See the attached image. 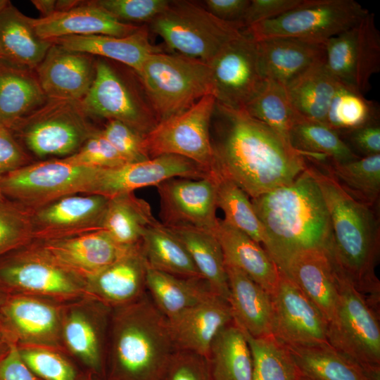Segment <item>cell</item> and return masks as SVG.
Segmentation results:
<instances>
[{"label":"cell","mask_w":380,"mask_h":380,"mask_svg":"<svg viewBox=\"0 0 380 380\" xmlns=\"http://www.w3.org/2000/svg\"><path fill=\"white\" fill-rule=\"evenodd\" d=\"M110 355L115 380H162L177 350L168 319L145 295L115 308Z\"/></svg>","instance_id":"277c9868"},{"label":"cell","mask_w":380,"mask_h":380,"mask_svg":"<svg viewBox=\"0 0 380 380\" xmlns=\"http://www.w3.org/2000/svg\"><path fill=\"white\" fill-rule=\"evenodd\" d=\"M162 380H211L207 360L192 352L177 350Z\"/></svg>","instance_id":"f5cc1de1"},{"label":"cell","mask_w":380,"mask_h":380,"mask_svg":"<svg viewBox=\"0 0 380 380\" xmlns=\"http://www.w3.org/2000/svg\"><path fill=\"white\" fill-rule=\"evenodd\" d=\"M87 298L63 308L62 342L85 366L100 372L111 308L98 300Z\"/></svg>","instance_id":"44dd1931"},{"label":"cell","mask_w":380,"mask_h":380,"mask_svg":"<svg viewBox=\"0 0 380 380\" xmlns=\"http://www.w3.org/2000/svg\"><path fill=\"white\" fill-rule=\"evenodd\" d=\"M325 65L341 84L362 94L380 70V34L374 15L359 22L325 43Z\"/></svg>","instance_id":"5bb4252c"},{"label":"cell","mask_w":380,"mask_h":380,"mask_svg":"<svg viewBox=\"0 0 380 380\" xmlns=\"http://www.w3.org/2000/svg\"><path fill=\"white\" fill-rule=\"evenodd\" d=\"M213 233L221 246L224 263L241 270L272 294L280 272L265 249L222 219H218Z\"/></svg>","instance_id":"f546056e"},{"label":"cell","mask_w":380,"mask_h":380,"mask_svg":"<svg viewBox=\"0 0 380 380\" xmlns=\"http://www.w3.org/2000/svg\"><path fill=\"white\" fill-rule=\"evenodd\" d=\"M9 3L10 1L7 0H0V11Z\"/></svg>","instance_id":"be15d7a7"},{"label":"cell","mask_w":380,"mask_h":380,"mask_svg":"<svg viewBox=\"0 0 380 380\" xmlns=\"http://www.w3.org/2000/svg\"><path fill=\"white\" fill-rule=\"evenodd\" d=\"M27 160L9 129L0 125V176L26 165Z\"/></svg>","instance_id":"9f6ffc18"},{"label":"cell","mask_w":380,"mask_h":380,"mask_svg":"<svg viewBox=\"0 0 380 380\" xmlns=\"http://www.w3.org/2000/svg\"><path fill=\"white\" fill-rule=\"evenodd\" d=\"M88 380H93V379H88Z\"/></svg>","instance_id":"003e7915"},{"label":"cell","mask_w":380,"mask_h":380,"mask_svg":"<svg viewBox=\"0 0 380 380\" xmlns=\"http://www.w3.org/2000/svg\"><path fill=\"white\" fill-rule=\"evenodd\" d=\"M156 220L146 201L127 193L110 198L101 229L118 244L133 247L141 244L145 231Z\"/></svg>","instance_id":"74e56055"},{"label":"cell","mask_w":380,"mask_h":380,"mask_svg":"<svg viewBox=\"0 0 380 380\" xmlns=\"http://www.w3.org/2000/svg\"><path fill=\"white\" fill-rule=\"evenodd\" d=\"M289 141L304 158L345 163L359 157L340 134L327 125L300 116L293 125Z\"/></svg>","instance_id":"60d3db41"},{"label":"cell","mask_w":380,"mask_h":380,"mask_svg":"<svg viewBox=\"0 0 380 380\" xmlns=\"http://www.w3.org/2000/svg\"><path fill=\"white\" fill-rule=\"evenodd\" d=\"M168 0H94L118 21L135 25L151 23L169 5Z\"/></svg>","instance_id":"681fc988"},{"label":"cell","mask_w":380,"mask_h":380,"mask_svg":"<svg viewBox=\"0 0 380 380\" xmlns=\"http://www.w3.org/2000/svg\"><path fill=\"white\" fill-rule=\"evenodd\" d=\"M202 2L203 6L217 18L241 23L250 0H205Z\"/></svg>","instance_id":"680465c9"},{"label":"cell","mask_w":380,"mask_h":380,"mask_svg":"<svg viewBox=\"0 0 380 380\" xmlns=\"http://www.w3.org/2000/svg\"><path fill=\"white\" fill-rule=\"evenodd\" d=\"M4 194L0 188V205L4 203Z\"/></svg>","instance_id":"e7e4bbea"},{"label":"cell","mask_w":380,"mask_h":380,"mask_svg":"<svg viewBox=\"0 0 380 380\" xmlns=\"http://www.w3.org/2000/svg\"><path fill=\"white\" fill-rule=\"evenodd\" d=\"M8 296V294H7L6 292H4L2 289H0V327L2 319V308Z\"/></svg>","instance_id":"6125c7cd"},{"label":"cell","mask_w":380,"mask_h":380,"mask_svg":"<svg viewBox=\"0 0 380 380\" xmlns=\"http://www.w3.org/2000/svg\"><path fill=\"white\" fill-rule=\"evenodd\" d=\"M206 360L211 380H253L251 350L243 331L234 321L216 335Z\"/></svg>","instance_id":"d590c367"},{"label":"cell","mask_w":380,"mask_h":380,"mask_svg":"<svg viewBox=\"0 0 380 380\" xmlns=\"http://www.w3.org/2000/svg\"><path fill=\"white\" fill-rule=\"evenodd\" d=\"M62 309L38 296L11 294L2 308L1 327L18 346L53 348L62 341Z\"/></svg>","instance_id":"ffe728a7"},{"label":"cell","mask_w":380,"mask_h":380,"mask_svg":"<svg viewBox=\"0 0 380 380\" xmlns=\"http://www.w3.org/2000/svg\"><path fill=\"white\" fill-rule=\"evenodd\" d=\"M101 132L127 163L149 159L144 148L145 135L127 125L109 120L101 129Z\"/></svg>","instance_id":"816d5d0a"},{"label":"cell","mask_w":380,"mask_h":380,"mask_svg":"<svg viewBox=\"0 0 380 380\" xmlns=\"http://www.w3.org/2000/svg\"><path fill=\"white\" fill-rule=\"evenodd\" d=\"M148 25L172 50L206 63L244 29L241 23L218 19L190 1H170Z\"/></svg>","instance_id":"8992f818"},{"label":"cell","mask_w":380,"mask_h":380,"mask_svg":"<svg viewBox=\"0 0 380 380\" xmlns=\"http://www.w3.org/2000/svg\"><path fill=\"white\" fill-rule=\"evenodd\" d=\"M63 48L113 60L129 67L135 73L152 53L163 51L151 44L147 25L123 37L110 35H73L50 39Z\"/></svg>","instance_id":"4dcf8cb0"},{"label":"cell","mask_w":380,"mask_h":380,"mask_svg":"<svg viewBox=\"0 0 380 380\" xmlns=\"http://www.w3.org/2000/svg\"><path fill=\"white\" fill-rule=\"evenodd\" d=\"M46 100L32 70L0 61V125L11 129Z\"/></svg>","instance_id":"d6a6232c"},{"label":"cell","mask_w":380,"mask_h":380,"mask_svg":"<svg viewBox=\"0 0 380 380\" xmlns=\"http://www.w3.org/2000/svg\"><path fill=\"white\" fill-rule=\"evenodd\" d=\"M182 241L210 291L226 300L229 286L224 259L213 232L188 226H166Z\"/></svg>","instance_id":"e575fe53"},{"label":"cell","mask_w":380,"mask_h":380,"mask_svg":"<svg viewBox=\"0 0 380 380\" xmlns=\"http://www.w3.org/2000/svg\"><path fill=\"white\" fill-rule=\"evenodd\" d=\"M21 358L41 380H77V372L71 362L52 348L18 346Z\"/></svg>","instance_id":"c3c4849f"},{"label":"cell","mask_w":380,"mask_h":380,"mask_svg":"<svg viewBox=\"0 0 380 380\" xmlns=\"http://www.w3.org/2000/svg\"><path fill=\"white\" fill-rule=\"evenodd\" d=\"M0 289L8 295L69 299L86 296V280L31 242L0 258Z\"/></svg>","instance_id":"8fae6325"},{"label":"cell","mask_w":380,"mask_h":380,"mask_svg":"<svg viewBox=\"0 0 380 380\" xmlns=\"http://www.w3.org/2000/svg\"><path fill=\"white\" fill-rule=\"evenodd\" d=\"M333 258L337 298L328 322V342L365 367L380 372V327L375 310Z\"/></svg>","instance_id":"52a82bcc"},{"label":"cell","mask_w":380,"mask_h":380,"mask_svg":"<svg viewBox=\"0 0 380 380\" xmlns=\"http://www.w3.org/2000/svg\"><path fill=\"white\" fill-rule=\"evenodd\" d=\"M147 263L141 244L86 279V296L117 308L144 296Z\"/></svg>","instance_id":"d4e9b609"},{"label":"cell","mask_w":380,"mask_h":380,"mask_svg":"<svg viewBox=\"0 0 380 380\" xmlns=\"http://www.w3.org/2000/svg\"><path fill=\"white\" fill-rule=\"evenodd\" d=\"M13 342L14 341L0 327V361L6 355Z\"/></svg>","instance_id":"94428289"},{"label":"cell","mask_w":380,"mask_h":380,"mask_svg":"<svg viewBox=\"0 0 380 380\" xmlns=\"http://www.w3.org/2000/svg\"><path fill=\"white\" fill-rule=\"evenodd\" d=\"M369 11L354 0H305L296 8L244 30L255 41L295 38L326 42Z\"/></svg>","instance_id":"9c48e42d"},{"label":"cell","mask_w":380,"mask_h":380,"mask_svg":"<svg viewBox=\"0 0 380 380\" xmlns=\"http://www.w3.org/2000/svg\"><path fill=\"white\" fill-rule=\"evenodd\" d=\"M215 102L213 95H206L182 113L159 122L144 136L148 157L180 156L213 171L210 122Z\"/></svg>","instance_id":"4fadbf2b"},{"label":"cell","mask_w":380,"mask_h":380,"mask_svg":"<svg viewBox=\"0 0 380 380\" xmlns=\"http://www.w3.org/2000/svg\"><path fill=\"white\" fill-rule=\"evenodd\" d=\"M305 0H250L241 20L244 29L277 18L301 5Z\"/></svg>","instance_id":"db71d44e"},{"label":"cell","mask_w":380,"mask_h":380,"mask_svg":"<svg viewBox=\"0 0 380 380\" xmlns=\"http://www.w3.org/2000/svg\"><path fill=\"white\" fill-rule=\"evenodd\" d=\"M41 13L42 17H48L56 12V1L53 0H32L31 1Z\"/></svg>","instance_id":"91938a15"},{"label":"cell","mask_w":380,"mask_h":380,"mask_svg":"<svg viewBox=\"0 0 380 380\" xmlns=\"http://www.w3.org/2000/svg\"><path fill=\"white\" fill-rule=\"evenodd\" d=\"M272 335L288 347L329 344L328 322L317 307L289 279L280 272L271 294Z\"/></svg>","instance_id":"2e32d148"},{"label":"cell","mask_w":380,"mask_h":380,"mask_svg":"<svg viewBox=\"0 0 380 380\" xmlns=\"http://www.w3.org/2000/svg\"><path fill=\"white\" fill-rule=\"evenodd\" d=\"M95 65L93 56L53 43L35 70L47 99L82 101L93 83Z\"/></svg>","instance_id":"cb8c5ba5"},{"label":"cell","mask_w":380,"mask_h":380,"mask_svg":"<svg viewBox=\"0 0 380 380\" xmlns=\"http://www.w3.org/2000/svg\"><path fill=\"white\" fill-rule=\"evenodd\" d=\"M339 134L352 151L360 153L361 157L380 154L379 120Z\"/></svg>","instance_id":"11a10c76"},{"label":"cell","mask_w":380,"mask_h":380,"mask_svg":"<svg viewBox=\"0 0 380 380\" xmlns=\"http://www.w3.org/2000/svg\"><path fill=\"white\" fill-rule=\"evenodd\" d=\"M216 102L244 109L263 88L257 42L243 29L209 62Z\"/></svg>","instance_id":"9a60e30c"},{"label":"cell","mask_w":380,"mask_h":380,"mask_svg":"<svg viewBox=\"0 0 380 380\" xmlns=\"http://www.w3.org/2000/svg\"><path fill=\"white\" fill-rule=\"evenodd\" d=\"M288 348L305 379L379 380L380 372L365 367L330 344Z\"/></svg>","instance_id":"836d02e7"},{"label":"cell","mask_w":380,"mask_h":380,"mask_svg":"<svg viewBox=\"0 0 380 380\" xmlns=\"http://www.w3.org/2000/svg\"><path fill=\"white\" fill-rule=\"evenodd\" d=\"M379 118L376 103L339 83L324 125L341 134L378 121Z\"/></svg>","instance_id":"bcb514c9"},{"label":"cell","mask_w":380,"mask_h":380,"mask_svg":"<svg viewBox=\"0 0 380 380\" xmlns=\"http://www.w3.org/2000/svg\"><path fill=\"white\" fill-rule=\"evenodd\" d=\"M168 322L177 350L192 352L206 358L213 339L233 322V317L228 301L212 294Z\"/></svg>","instance_id":"484cf974"},{"label":"cell","mask_w":380,"mask_h":380,"mask_svg":"<svg viewBox=\"0 0 380 380\" xmlns=\"http://www.w3.org/2000/svg\"><path fill=\"white\" fill-rule=\"evenodd\" d=\"M82 101L49 99L21 119L11 129L18 131L27 148L35 156H69L99 129Z\"/></svg>","instance_id":"ba28073f"},{"label":"cell","mask_w":380,"mask_h":380,"mask_svg":"<svg viewBox=\"0 0 380 380\" xmlns=\"http://www.w3.org/2000/svg\"><path fill=\"white\" fill-rule=\"evenodd\" d=\"M212 171L180 156L160 155L148 160L129 163L113 168H101L91 194L112 198L146 187L156 186L174 177L200 179Z\"/></svg>","instance_id":"ac0fdd59"},{"label":"cell","mask_w":380,"mask_h":380,"mask_svg":"<svg viewBox=\"0 0 380 380\" xmlns=\"http://www.w3.org/2000/svg\"><path fill=\"white\" fill-rule=\"evenodd\" d=\"M141 248L148 267L180 277L203 279L182 241L158 220L145 231Z\"/></svg>","instance_id":"ab89813d"},{"label":"cell","mask_w":380,"mask_h":380,"mask_svg":"<svg viewBox=\"0 0 380 380\" xmlns=\"http://www.w3.org/2000/svg\"><path fill=\"white\" fill-rule=\"evenodd\" d=\"M339 83L322 61L286 87L296 113L308 120L322 123Z\"/></svg>","instance_id":"f35d334b"},{"label":"cell","mask_w":380,"mask_h":380,"mask_svg":"<svg viewBox=\"0 0 380 380\" xmlns=\"http://www.w3.org/2000/svg\"><path fill=\"white\" fill-rule=\"evenodd\" d=\"M52 42L38 36L32 18L10 2L0 11V61L35 70Z\"/></svg>","instance_id":"1f68e13d"},{"label":"cell","mask_w":380,"mask_h":380,"mask_svg":"<svg viewBox=\"0 0 380 380\" xmlns=\"http://www.w3.org/2000/svg\"><path fill=\"white\" fill-rule=\"evenodd\" d=\"M82 103L91 116L118 120L144 135L159 122L138 77H125L104 59L96 60L95 77Z\"/></svg>","instance_id":"7c38bea8"},{"label":"cell","mask_w":380,"mask_h":380,"mask_svg":"<svg viewBox=\"0 0 380 380\" xmlns=\"http://www.w3.org/2000/svg\"><path fill=\"white\" fill-rule=\"evenodd\" d=\"M146 287L155 306L167 319L214 294L203 279L180 277L148 267Z\"/></svg>","instance_id":"8d00e7d4"},{"label":"cell","mask_w":380,"mask_h":380,"mask_svg":"<svg viewBox=\"0 0 380 380\" xmlns=\"http://www.w3.org/2000/svg\"><path fill=\"white\" fill-rule=\"evenodd\" d=\"M301 380H308V379H305L301 377Z\"/></svg>","instance_id":"03108f58"},{"label":"cell","mask_w":380,"mask_h":380,"mask_svg":"<svg viewBox=\"0 0 380 380\" xmlns=\"http://www.w3.org/2000/svg\"><path fill=\"white\" fill-rule=\"evenodd\" d=\"M32 23L38 36L47 40L73 35L123 37L141 27L118 21L92 1H80L68 10L45 18H32Z\"/></svg>","instance_id":"4316f807"},{"label":"cell","mask_w":380,"mask_h":380,"mask_svg":"<svg viewBox=\"0 0 380 380\" xmlns=\"http://www.w3.org/2000/svg\"><path fill=\"white\" fill-rule=\"evenodd\" d=\"M0 380H41L21 358L16 343L11 344L6 355L0 361Z\"/></svg>","instance_id":"6f0895ef"},{"label":"cell","mask_w":380,"mask_h":380,"mask_svg":"<svg viewBox=\"0 0 380 380\" xmlns=\"http://www.w3.org/2000/svg\"><path fill=\"white\" fill-rule=\"evenodd\" d=\"M63 158L75 165L96 168H113L128 163L103 136L101 129L77 151Z\"/></svg>","instance_id":"f907efd6"},{"label":"cell","mask_w":380,"mask_h":380,"mask_svg":"<svg viewBox=\"0 0 380 380\" xmlns=\"http://www.w3.org/2000/svg\"><path fill=\"white\" fill-rule=\"evenodd\" d=\"M243 333L253 356V380H301L299 371L286 345L272 335L253 337Z\"/></svg>","instance_id":"ee69618b"},{"label":"cell","mask_w":380,"mask_h":380,"mask_svg":"<svg viewBox=\"0 0 380 380\" xmlns=\"http://www.w3.org/2000/svg\"><path fill=\"white\" fill-rule=\"evenodd\" d=\"M262 73L285 87L325 60V43L295 38L256 41Z\"/></svg>","instance_id":"83f0119b"},{"label":"cell","mask_w":380,"mask_h":380,"mask_svg":"<svg viewBox=\"0 0 380 380\" xmlns=\"http://www.w3.org/2000/svg\"><path fill=\"white\" fill-rule=\"evenodd\" d=\"M109 199L100 194H77L31 210L33 241L102 229L101 222Z\"/></svg>","instance_id":"d6986e66"},{"label":"cell","mask_w":380,"mask_h":380,"mask_svg":"<svg viewBox=\"0 0 380 380\" xmlns=\"http://www.w3.org/2000/svg\"><path fill=\"white\" fill-rule=\"evenodd\" d=\"M32 243L85 280L137 246H120L103 229Z\"/></svg>","instance_id":"7402d4cb"},{"label":"cell","mask_w":380,"mask_h":380,"mask_svg":"<svg viewBox=\"0 0 380 380\" xmlns=\"http://www.w3.org/2000/svg\"><path fill=\"white\" fill-rule=\"evenodd\" d=\"M225 269L229 286L227 301L234 322L253 337L272 335L271 294L237 267L225 264Z\"/></svg>","instance_id":"f1b7e54d"},{"label":"cell","mask_w":380,"mask_h":380,"mask_svg":"<svg viewBox=\"0 0 380 380\" xmlns=\"http://www.w3.org/2000/svg\"><path fill=\"white\" fill-rule=\"evenodd\" d=\"M307 168L317 181L331 222L333 255L353 286L373 306L379 301L375 274L379 253V227L372 206L356 199L315 161Z\"/></svg>","instance_id":"7a4b0ae2"},{"label":"cell","mask_w":380,"mask_h":380,"mask_svg":"<svg viewBox=\"0 0 380 380\" xmlns=\"http://www.w3.org/2000/svg\"><path fill=\"white\" fill-rule=\"evenodd\" d=\"M213 170L251 198L292 182L305 158L274 130L242 109L215 102L210 122Z\"/></svg>","instance_id":"6da1fadb"},{"label":"cell","mask_w":380,"mask_h":380,"mask_svg":"<svg viewBox=\"0 0 380 380\" xmlns=\"http://www.w3.org/2000/svg\"><path fill=\"white\" fill-rule=\"evenodd\" d=\"M356 199L372 206L380 192V154L345 163L317 161Z\"/></svg>","instance_id":"b9f144b4"},{"label":"cell","mask_w":380,"mask_h":380,"mask_svg":"<svg viewBox=\"0 0 380 380\" xmlns=\"http://www.w3.org/2000/svg\"><path fill=\"white\" fill-rule=\"evenodd\" d=\"M331 245L298 251L274 262L279 272L304 293L328 322L333 316L337 298Z\"/></svg>","instance_id":"603a6c76"},{"label":"cell","mask_w":380,"mask_h":380,"mask_svg":"<svg viewBox=\"0 0 380 380\" xmlns=\"http://www.w3.org/2000/svg\"><path fill=\"white\" fill-rule=\"evenodd\" d=\"M217 176V207L227 223L265 246L267 236L248 196L233 181L214 170Z\"/></svg>","instance_id":"7bdbcfd3"},{"label":"cell","mask_w":380,"mask_h":380,"mask_svg":"<svg viewBox=\"0 0 380 380\" xmlns=\"http://www.w3.org/2000/svg\"><path fill=\"white\" fill-rule=\"evenodd\" d=\"M33 241L31 210L18 203L0 205V258Z\"/></svg>","instance_id":"7dc6e473"},{"label":"cell","mask_w":380,"mask_h":380,"mask_svg":"<svg viewBox=\"0 0 380 380\" xmlns=\"http://www.w3.org/2000/svg\"><path fill=\"white\" fill-rule=\"evenodd\" d=\"M243 110L288 141L289 132L299 116L291 104L286 87L270 79Z\"/></svg>","instance_id":"f6af8a7d"},{"label":"cell","mask_w":380,"mask_h":380,"mask_svg":"<svg viewBox=\"0 0 380 380\" xmlns=\"http://www.w3.org/2000/svg\"><path fill=\"white\" fill-rule=\"evenodd\" d=\"M136 75L159 122L213 95L208 64L180 54L152 53Z\"/></svg>","instance_id":"5b68a950"},{"label":"cell","mask_w":380,"mask_h":380,"mask_svg":"<svg viewBox=\"0 0 380 380\" xmlns=\"http://www.w3.org/2000/svg\"><path fill=\"white\" fill-rule=\"evenodd\" d=\"M251 203L267 234L265 249L274 262L298 251L332 244L329 212L307 167L290 184L251 198Z\"/></svg>","instance_id":"3957f363"},{"label":"cell","mask_w":380,"mask_h":380,"mask_svg":"<svg viewBox=\"0 0 380 380\" xmlns=\"http://www.w3.org/2000/svg\"><path fill=\"white\" fill-rule=\"evenodd\" d=\"M100 169L64 158L42 161L0 176V188L18 204L33 210L68 195L91 194Z\"/></svg>","instance_id":"30bf717a"},{"label":"cell","mask_w":380,"mask_h":380,"mask_svg":"<svg viewBox=\"0 0 380 380\" xmlns=\"http://www.w3.org/2000/svg\"><path fill=\"white\" fill-rule=\"evenodd\" d=\"M156 187L162 224L188 225L213 232L219 219L216 216L217 176L214 170L203 178L174 177Z\"/></svg>","instance_id":"e0dca14e"}]
</instances>
